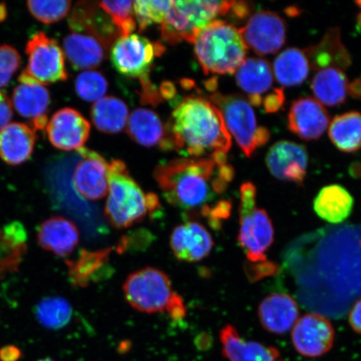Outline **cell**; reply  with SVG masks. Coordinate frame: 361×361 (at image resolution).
<instances>
[{
  "instance_id": "6da1fadb",
  "label": "cell",
  "mask_w": 361,
  "mask_h": 361,
  "mask_svg": "<svg viewBox=\"0 0 361 361\" xmlns=\"http://www.w3.org/2000/svg\"><path fill=\"white\" fill-rule=\"evenodd\" d=\"M162 150H175L185 157H210L228 153L231 135L222 113L213 102L198 96L185 97L175 108L166 126Z\"/></svg>"
},
{
  "instance_id": "7a4b0ae2",
  "label": "cell",
  "mask_w": 361,
  "mask_h": 361,
  "mask_svg": "<svg viewBox=\"0 0 361 361\" xmlns=\"http://www.w3.org/2000/svg\"><path fill=\"white\" fill-rule=\"evenodd\" d=\"M222 164L212 157L178 158L157 166L154 178L171 205L194 213L227 189L219 175Z\"/></svg>"
},
{
  "instance_id": "3957f363",
  "label": "cell",
  "mask_w": 361,
  "mask_h": 361,
  "mask_svg": "<svg viewBox=\"0 0 361 361\" xmlns=\"http://www.w3.org/2000/svg\"><path fill=\"white\" fill-rule=\"evenodd\" d=\"M108 182L105 215L113 228L132 227L160 209L157 196L143 192L123 161L113 160L108 166Z\"/></svg>"
},
{
  "instance_id": "277c9868",
  "label": "cell",
  "mask_w": 361,
  "mask_h": 361,
  "mask_svg": "<svg viewBox=\"0 0 361 361\" xmlns=\"http://www.w3.org/2000/svg\"><path fill=\"white\" fill-rule=\"evenodd\" d=\"M193 44L205 75H233L245 60L247 48L239 30L223 20L206 26Z\"/></svg>"
},
{
  "instance_id": "5b68a950",
  "label": "cell",
  "mask_w": 361,
  "mask_h": 361,
  "mask_svg": "<svg viewBox=\"0 0 361 361\" xmlns=\"http://www.w3.org/2000/svg\"><path fill=\"white\" fill-rule=\"evenodd\" d=\"M233 1L180 0L173 1L161 23V37L166 43H194L198 33L216 18L228 15Z\"/></svg>"
},
{
  "instance_id": "8992f818",
  "label": "cell",
  "mask_w": 361,
  "mask_h": 361,
  "mask_svg": "<svg viewBox=\"0 0 361 361\" xmlns=\"http://www.w3.org/2000/svg\"><path fill=\"white\" fill-rule=\"evenodd\" d=\"M123 291L133 308L147 314L166 310L175 293L168 275L152 267L130 274L123 284Z\"/></svg>"
},
{
  "instance_id": "52a82bcc",
  "label": "cell",
  "mask_w": 361,
  "mask_h": 361,
  "mask_svg": "<svg viewBox=\"0 0 361 361\" xmlns=\"http://www.w3.org/2000/svg\"><path fill=\"white\" fill-rule=\"evenodd\" d=\"M210 100L222 113L224 123L239 147L247 157L259 148L260 126L257 124L255 112L250 102L240 94L214 92Z\"/></svg>"
},
{
  "instance_id": "ba28073f",
  "label": "cell",
  "mask_w": 361,
  "mask_h": 361,
  "mask_svg": "<svg viewBox=\"0 0 361 361\" xmlns=\"http://www.w3.org/2000/svg\"><path fill=\"white\" fill-rule=\"evenodd\" d=\"M239 225L238 241L248 261L252 264L267 261L265 252L272 245L274 237L267 212L258 209L256 202H240Z\"/></svg>"
},
{
  "instance_id": "9c48e42d",
  "label": "cell",
  "mask_w": 361,
  "mask_h": 361,
  "mask_svg": "<svg viewBox=\"0 0 361 361\" xmlns=\"http://www.w3.org/2000/svg\"><path fill=\"white\" fill-rule=\"evenodd\" d=\"M25 53L28 65L24 72L36 83L44 85L68 79L64 53L56 39L44 32L35 34L27 42Z\"/></svg>"
},
{
  "instance_id": "30bf717a",
  "label": "cell",
  "mask_w": 361,
  "mask_h": 361,
  "mask_svg": "<svg viewBox=\"0 0 361 361\" xmlns=\"http://www.w3.org/2000/svg\"><path fill=\"white\" fill-rule=\"evenodd\" d=\"M165 51L164 45L138 35L119 38L113 44L111 60L116 70L128 78H149L155 59Z\"/></svg>"
},
{
  "instance_id": "8fae6325",
  "label": "cell",
  "mask_w": 361,
  "mask_h": 361,
  "mask_svg": "<svg viewBox=\"0 0 361 361\" xmlns=\"http://www.w3.org/2000/svg\"><path fill=\"white\" fill-rule=\"evenodd\" d=\"M243 42L259 56L272 55L286 40V25L276 13L261 11L252 15L239 29Z\"/></svg>"
},
{
  "instance_id": "7c38bea8",
  "label": "cell",
  "mask_w": 361,
  "mask_h": 361,
  "mask_svg": "<svg viewBox=\"0 0 361 361\" xmlns=\"http://www.w3.org/2000/svg\"><path fill=\"white\" fill-rule=\"evenodd\" d=\"M335 329L329 320L318 314H305L293 327L292 342L306 357H319L332 349Z\"/></svg>"
},
{
  "instance_id": "4fadbf2b",
  "label": "cell",
  "mask_w": 361,
  "mask_h": 361,
  "mask_svg": "<svg viewBox=\"0 0 361 361\" xmlns=\"http://www.w3.org/2000/svg\"><path fill=\"white\" fill-rule=\"evenodd\" d=\"M81 160L75 166L73 175L75 190L88 201H98L106 196L109 189L106 160L97 152L80 148Z\"/></svg>"
},
{
  "instance_id": "5bb4252c",
  "label": "cell",
  "mask_w": 361,
  "mask_h": 361,
  "mask_svg": "<svg viewBox=\"0 0 361 361\" xmlns=\"http://www.w3.org/2000/svg\"><path fill=\"white\" fill-rule=\"evenodd\" d=\"M45 129L49 142L59 150L78 151L89 138L90 124L79 111L66 107L52 116Z\"/></svg>"
},
{
  "instance_id": "9a60e30c",
  "label": "cell",
  "mask_w": 361,
  "mask_h": 361,
  "mask_svg": "<svg viewBox=\"0 0 361 361\" xmlns=\"http://www.w3.org/2000/svg\"><path fill=\"white\" fill-rule=\"evenodd\" d=\"M308 159V153L303 145L281 141L269 149L266 164L275 178L301 186L306 177Z\"/></svg>"
},
{
  "instance_id": "2e32d148",
  "label": "cell",
  "mask_w": 361,
  "mask_h": 361,
  "mask_svg": "<svg viewBox=\"0 0 361 361\" xmlns=\"http://www.w3.org/2000/svg\"><path fill=\"white\" fill-rule=\"evenodd\" d=\"M329 125V116L322 104L307 97L292 103L288 116V126L293 134L305 141L322 137Z\"/></svg>"
},
{
  "instance_id": "e0dca14e",
  "label": "cell",
  "mask_w": 361,
  "mask_h": 361,
  "mask_svg": "<svg viewBox=\"0 0 361 361\" xmlns=\"http://www.w3.org/2000/svg\"><path fill=\"white\" fill-rule=\"evenodd\" d=\"M170 246L179 261L195 263L210 254L214 242L204 226L190 221L173 229L171 234Z\"/></svg>"
},
{
  "instance_id": "ac0fdd59",
  "label": "cell",
  "mask_w": 361,
  "mask_h": 361,
  "mask_svg": "<svg viewBox=\"0 0 361 361\" xmlns=\"http://www.w3.org/2000/svg\"><path fill=\"white\" fill-rule=\"evenodd\" d=\"M37 241L45 251L65 258L79 245L80 232L71 220L62 216H52L39 226Z\"/></svg>"
},
{
  "instance_id": "d6986e66",
  "label": "cell",
  "mask_w": 361,
  "mask_h": 361,
  "mask_svg": "<svg viewBox=\"0 0 361 361\" xmlns=\"http://www.w3.org/2000/svg\"><path fill=\"white\" fill-rule=\"evenodd\" d=\"M98 3L76 4L69 19L70 30L73 33H84L96 36L109 44L120 38L118 31L112 24L110 17L102 12Z\"/></svg>"
},
{
  "instance_id": "ffe728a7",
  "label": "cell",
  "mask_w": 361,
  "mask_h": 361,
  "mask_svg": "<svg viewBox=\"0 0 361 361\" xmlns=\"http://www.w3.org/2000/svg\"><path fill=\"white\" fill-rule=\"evenodd\" d=\"M299 314L296 301L286 293H272L264 298L259 307L262 326L275 335H283L290 331Z\"/></svg>"
},
{
  "instance_id": "44dd1931",
  "label": "cell",
  "mask_w": 361,
  "mask_h": 361,
  "mask_svg": "<svg viewBox=\"0 0 361 361\" xmlns=\"http://www.w3.org/2000/svg\"><path fill=\"white\" fill-rule=\"evenodd\" d=\"M220 341L223 355L229 361H284L275 347L245 341L230 324L220 331Z\"/></svg>"
},
{
  "instance_id": "7402d4cb",
  "label": "cell",
  "mask_w": 361,
  "mask_h": 361,
  "mask_svg": "<svg viewBox=\"0 0 361 361\" xmlns=\"http://www.w3.org/2000/svg\"><path fill=\"white\" fill-rule=\"evenodd\" d=\"M63 47L75 70H87L102 64L110 45L96 36L72 32L65 38Z\"/></svg>"
},
{
  "instance_id": "603a6c76",
  "label": "cell",
  "mask_w": 361,
  "mask_h": 361,
  "mask_svg": "<svg viewBox=\"0 0 361 361\" xmlns=\"http://www.w3.org/2000/svg\"><path fill=\"white\" fill-rule=\"evenodd\" d=\"M36 134L24 123H13L0 130V158L11 166L24 164L32 156Z\"/></svg>"
},
{
  "instance_id": "cb8c5ba5",
  "label": "cell",
  "mask_w": 361,
  "mask_h": 361,
  "mask_svg": "<svg viewBox=\"0 0 361 361\" xmlns=\"http://www.w3.org/2000/svg\"><path fill=\"white\" fill-rule=\"evenodd\" d=\"M310 68L315 71L336 67L345 71L351 65V57L342 42L340 29H329L318 44L305 49Z\"/></svg>"
},
{
  "instance_id": "d4e9b609",
  "label": "cell",
  "mask_w": 361,
  "mask_h": 361,
  "mask_svg": "<svg viewBox=\"0 0 361 361\" xmlns=\"http://www.w3.org/2000/svg\"><path fill=\"white\" fill-rule=\"evenodd\" d=\"M26 229L13 221L0 228V279L19 270L27 254Z\"/></svg>"
},
{
  "instance_id": "484cf974",
  "label": "cell",
  "mask_w": 361,
  "mask_h": 361,
  "mask_svg": "<svg viewBox=\"0 0 361 361\" xmlns=\"http://www.w3.org/2000/svg\"><path fill=\"white\" fill-rule=\"evenodd\" d=\"M354 198L344 187L329 185L319 191L314 201V209L320 219L331 224H341L348 219Z\"/></svg>"
},
{
  "instance_id": "4316f807",
  "label": "cell",
  "mask_w": 361,
  "mask_h": 361,
  "mask_svg": "<svg viewBox=\"0 0 361 361\" xmlns=\"http://www.w3.org/2000/svg\"><path fill=\"white\" fill-rule=\"evenodd\" d=\"M348 85L344 71L329 67L318 71L311 82V89L320 104L334 107L345 102Z\"/></svg>"
},
{
  "instance_id": "83f0119b",
  "label": "cell",
  "mask_w": 361,
  "mask_h": 361,
  "mask_svg": "<svg viewBox=\"0 0 361 361\" xmlns=\"http://www.w3.org/2000/svg\"><path fill=\"white\" fill-rule=\"evenodd\" d=\"M111 251V248L97 251L82 250L78 259L66 262L72 286L85 288L97 281L107 267Z\"/></svg>"
},
{
  "instance_id": "f1b7e54d",
  "label": "cell",
  "mask_w": 361,
  "mask_h": 361,
  "mask_svg": "<svg viewBox=\"0 0 361 361\" xmlns=\"http://www.w3.org/2000/svg\"><path fill=\"white\" fill-rule=\"evenodd\" d=\"M128 133L130 137L143 147L161 148L166 137V128L157 113L139 108L130 114Z\"/></svg>"
},
{
  "instance_id": "f546056e",
  "label": "cell",
  "mask_w": 361,
  "mask_h": 361,
  "mask_svg": "<svg viewBox=\"0 0 361 361\" xmlns=\"http://www.w3.org/2000/svg\"><path fill=\"white\" fill-rule=\"evenodd\" d=\"M238 87L248 94V98L262 97L272 87V68L267 61L261 58H247L236 71Z\"/></svg>"
},
{
  "instance_id": "4dcf8cb0",
  "label": "cell",
  "mask_w": 361,
  "mask_h": 361,
  "mask_svg": "<svg viewBox=\"0 0 361 361\" xmlns=\"http://www.w3.org/2000/svg\"><path fill=\"white\" fill-rule=\"evenodd\" d=\"M310 65L305 51L288 48L275 58V78L283 87H292L304 83L308 78Z\"/></svg>"
},
{
  "instance_id": "1f68e13d",
  "label": "cell",
  "mask_w": 361,
  "mask_h": 361,
  "mask_svg": "<svg viewBox=\"0 0 361 361\" xmlns=\"http://www.w3.org/2000/svg\"><path fill=\"white\" fill-rule=\"evenodd\" d=\"M128 107L119 98L106 97L94 104L92 118L94 126L102 133H118L125 128L128 120Z\"/></svg>"
},
{
  "instance_id": "d6a6232c",
  "label": "cell",
  "mask_w": 361,
  "mask_h": 361,
  "mask_svg": "<svg viewBox=\"0 0 361 361\" xmlns=\"http://www.w3.org/2000/svg\"><path fill=\"white\" fill-rule=\"evenodd\" d=\"M51 96L42 85L20 84L13 90V105L19 114L27 119L47 116Z\"/></svg>"
},
{
  "instance_id": "836d02e7",
  "label": "cell",
  "mask_w": 361,
  "mask_h": 361,
  "mask_svg": "<svg viewBox=\"0 0 361 361\" xmlns=\"http://www.w3.org/2000/svg\"><path fill=\"white\" fill-rule=\"evenodd\" d=\"M329 138L338 150L354 152L361 149V114L350 111L334 118L329 130Z\"/></svg>"
},
{
  "instance_id": "e575fe53",
  "label": "cell",
  "mask_w": 361,
  "mask_h": 361,
  "mask_svg": "<svg viewBox=\"0 0 361 361\" xmlns=\"http://www.w3.org/2000/svg\"><path fill=\"white\" fill-rule=\"evenodd\" d=\"M35 314L43 327L57 331L71 322L73 309L65 298L45 297L35 305Z\"/></svg>"
},
{
  "instance_id": "d590c367",
  "label": "cell",
  "mask_w": 361,
  "mask_h": 361,
  "mask_svg": "<svg viewBox=\"0 0 361 361\" xmlns=\"http://www.w3.org/2000/svg\"><path fill=\"white\" fill-rule=\"evenodd\" d=\"M133 1H103L98 3L99 6L111 18L120 38L128 37L137 28L133 17Z\"/></svg>"
},
{
  "instance_id": "8d00e7d4",
  "label": "cell",
  "mask_w": 361,
  "mask_h": 361,
  "mask_svg": "<svg viewBox=\"0 0 361 361\" xmlns=\"http://www.w3.org/2000/svg\"><path fill=\"white\" fill-rule=\"evenodd\" d=\"M173 1H156V0H138L133 3V10L140 31L144 30L153 24L164 21L166 13L173 6Z\"/></svg>"
},
{
  "instance_id": "74e56055",
  "label": "cell",
  "mask_w": 361,
  "mask_h": 361,
  "mask_svg": "<svg viewBox=\"0 0 361 361\" xmlns=\"http://www.w3.org/2000/svg\"><path fill=\"white\" fill-rule=\"evenodd\" d=\"M107 90V80L101 72L84 71L75 80V92L84 101H99L105 96Z\"/></svg>"
},
{
  "instance_id": "f35d334b",
  "label": "cell",
  "mask_w": 361,
  "mask_h": 361,
  "mask_svg": "<svg viewBox=\"0 0 361 361\" xmlns=\"http://www.w3.org/2000/svg\"><path fill=\"white\" fill-rule=\"evenodd\" d=\"M27 7L35 19L45 25L54 24L64 19L71 7V1L51 0V1L27 2Z\"/></svg>"
},
{
  "instance_id": "ab89813d",
  "label": "cell",
  "mask_w": 361,
  "mask_h": 361,
  "mask_svg": "<svg viewBox=\"0 0 361 361\" xmlns=\"http://www.w3.org/2000/svg\"><path fill=\"white\" fill-rule=\"evenodd\" d=\"M232 203L227 200H221L214 206H206L201 209L200 213L209 221L212 227L219 228L221 223L227 219L231 214Z\"/></svg>"
},
{
  "instance_id": "60d3db41",
  "label": "cell",
  "mask_w": 361,
  "mask_h": 361,
  "mask_svg": "<svg viewBox=\"0 0 361 361\" xmlns=\"http://www.w3.org/2000/svg\"><path fill=\"white\" fill-rule=\"evenodd\" d=\"M21 57L15 47L8 44L0 45V71L12 75L20 69Z\"/></svg>"
},
{
  "instance_id": "b9f144b4",
  "label": "cell",
  "mask_w": 361,
  "mask_h": 361,
  "mask_svg": "<svg viewBox=\"0 0 361 361\" xmlns=\"http://www.w3.org/2000/svg\"><path fill=\"white\" fill-rule=\"evenodd\" d=\"M250 267L247 269V276L251 281H259L262 278L269 276V275L276 273L278 270L277 265L269 261L252 264Z\"/></svg>"
},
{
  "instance_id": "7bdbcfd3",
  "label": "cell",
  "mask_w": 361,
  "mask_h": 361,
  "mask_svg": "<svg viewBox=\"0 0 361 361\" xmlns=\"http://www.w3.org/2000/svg\"><path fill=\"white\" fill-rule=\"evenodd\" d=\"M286 97H284L283 90L281 88L274 89L272 92L269 93L263 100L264 111L269 114L277 112L281 110L283 106Z\"/></svg>"
},
{
  "instance_id": "ee69618b",
  "label": "cell",
  "mask_w": 361,
  "mask_h": 361,
  "mask_svg": "<svg viewBox=\"0 0 361 361\" xmlns=\"http://www.w3.org/2000/svg\"><path fill=\"white\" fill-rule=\"evenodd\" d=\"M13 114L12 102L10 97L0 90V130L10 124Z\"/></svg>"
},
{
  "instance_id": "f6af8a7d",
  "label": "cell",
  "mask_w": 361,
  "mask_h": 361,
  "mask_svg": "<svg viewBox=\"0 0 361 361\" xmlns=\"http://www.w3.org/2000/svg\"><path fill=\"white\" fill-rule=\"evenodd\" d=\"M166 311L169 313L170 317L176 322L183 319L186 316V307L184 305L182 297L178 295L177 293H174L173 299H171Z\"/></svg>"
},
{
  "instance_id": "bcb514c9",
  "label": "cell",
  "mask_w": 361,
  "mask_h": 361,
  "mask_svg": "<svg viewBox=\"0 0 361 361\" xmlns=\"http://www.w3.org/2000/svg\"><path fill=\"white\" fill-rule=\"evenodd\" d=\"M349 323L356 333L361 334V298L350 311Z\"/></svg>"
},
{
  "instance_id": "7dc6e473",
  "label": "cell",
  "mask_w": 361,
  "mask_h": 361,
  "mask_svg": "<svg viewBox=\"0 0 361 361\" xmlns=\"http://www.w3.org/2000/svg\"><path fill=\"white\" fill-rule=\"evenodd\" d=\"M22 356L20 348L15 345H6L0 349V361H18Z\"/></svg>"
},
{
  "instance_id": "c3c4849f",
  "label": "cell",
  "mask_w": 361,
  "mask_h": 361,
  "mask_svg": "<svg viewBox=\"0 0 361 361\" xmlns=\"http://www.w3.org/2000/svg\"><path fill=\"white\" fill-rule=\"evenodd\" d=\"M251 7L250 4L245 1H233L231 15L238 20H243L250 15Z\"/></svg>"
},
{
  "instance_id": "681fc988",
  "label": "cell",
  "mask_w": 361,
  "mask_h": 361,
  "mask_svg": "<svg viewBox=\"0 0 361 361\" xmlns=\"http://www.w3.org/2000/svg\"><path fill=\"white\" fill-rule=\"evenodd\" d=\"M348 94L356 100H361V76L349 84Z\"/></svg>"
},
{
  "instance_id": "f907efd6",
  "label": "cell",
  "mask_w": 361,
  "mask_h": 361,
  "mask_svg": "<svg viewBox=\"0 0 361 361\" xmlns=\"http://www.w3.org/2000/svg\"><path fill=\"white\" fill-rule=\"evenodd\" d=\"M11 78L12 75L3 73V72L0 71V89L6 87V85L10 84Z\"/></svg>"
},
{
  "instance_id": "816d5d0a",
  "label": "cell",
  "mask_w": 361,
  "mask_h": 361,
  "mask_svg": "<svg viewBox=\"0 0 361 361\" xmlns=\"http://www.w3.org/2000/svg\"><path fill=\"white\" fill-rule=\"evenodd\" d=\"M8 11L6 4L0 3V23L4 22L7 19Z\"/></svg>"
},
{
  "instance_id": "f5cc1de1",
  "label": "cell",
  "mask_w": 361,
  "mask_h": 361,
  "mask_svg": "<svg viewBox=\"0 0 361 361\" xmlns=\"http://www.w3.org/2000/svg\"><path fill=\"white\" fill-rule=\"evenodd\" d=\"M357 26L358 29L361 31V13L357 17Z\"/></svg>"
},
{
  "instance_id": "db71d44e",
  "label": "cell",
  "mask_w": 361,
  "mask_h": 361,
  "mask_svg": "<svg viewBox=\"0 0 361 361\" xmlns=\"http://www.w3.org/2000/svg\"><path fill=\"white\" fill-rule=\"evenodd\" d=\"M38 361H56V360H54L51 358H44V359L39 360Z\"/></svg>"
},
{
  "instance_id": "11a10c76",
  "label": "cell",
  "mask_w": 361,
  "mask_h": 361,
  "mask_svg": "<svg viewBox=\"0 0 361 361\" xmlns=\"http://www.w3.org/2000/svg\"><path fill=\"white\" fill-rule=\"evenodd\" d=\"M356 4H357V6L361 8V1H357L356 2Z\"/></svg>"
}]
</instances>
